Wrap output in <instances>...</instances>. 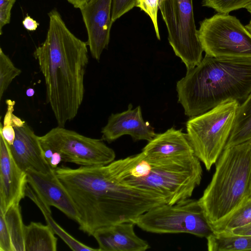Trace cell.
<instances>
[{
	"label": "cell",
	"instance_id": "1",
	"mask_svg": "<svg viewBox=\"0 0 251 251\" xmlns=\"http://www.w3.org/2000/svg\"><path fill=\"white\" fill-rule=\"evenodd\" d=\"M54 170L75 205L79 229L89 236L105 226L133 223L148 210L167 203L159 193L118 183L107 165L76 169L61 166Z\"/></svg>",
	"mask_w": 251,
	"mask_h": 251
},
{
	"label": "cell",
	"instance_id": "2",
	"mask_svg": "<svg viewBox=\"0 0 251 251\" xmlns=\"http://www.w3.org/2000/svg\"><path fill=\"white\" fill-rule=\"evenodd\" d=\"M48 16L46 39L33 56L44 76L47 102L58 126L64 127L76 117L83 100L88 45L68 29L56 9Z\"/></svg>",
	"mask_w": 251,
	"mask_h": 251
},
{
	"label": "cell",
	"instance_id": "3",
	"mask_svg": "<svg viewBox=\"0 0 251 251\" xmlns=\"http://www.w3.org/2000/svg\"><path fill=\"white\" fill-rule=\"evenodd\" d=\"M178 102L189 117L229 100L244 101L251 94V57L205 55L176 83Z\"/></svg>",
	"mask_w": 251,
	"mask_h": 251
},
{
	"label": "cell",
	"instance_id": "4",
	"mask_svg": "<svg viewBox=\"0 0 251 251\" xmlns=\"http://www.w3.org/2000/svg\"><path fill=\"white\" fill-rule=\"evenodd\" d=\"M107 166L118 183L159 193L169 204L190 198L202 174L201 161L194 152L155 157L142 151Z\"/></svg>",
	"mask_w": 251,
	"mask_h": 251
},
{
	"label": "cell",
	"instance_id": "5",
	"mask_svg": "<svg viewBox=\"0 0 251 251\" xmlns=\"http://www.w3.org/2000/svg\"><path fill=\"white\" fill-rule=\"evenodd\" d=\"M251 141L225 149L212 179L198 200L212 226L250 198Z\"/></svg>",
	"mask_w": 251,
	"mask_h": 251
},
{
	"label": "cell",
	"instance_id": "6",
	"mask_svg": "<svg viewBox=\"0 0 251 251\" xmlns=\"http://www.w3.org/2000/svg\"><path fill=\"white\" fill-rule=\"evenodd\" d=\"M239 104L236 100L225 102L191 117L186 123L187 135L194 153L208 171L224 150Z\"/></svg>",
	"mask_w": 251,
	"mask_h": 251
},
{
	"label": "cell",
	"instance_id": "7",
	"mask_svg": "<svg viewBox=\"0 0 251 251\" xmlns=\"http://www.w3.org/2000/svg\"><path fill=\"white\" fill-rule=\"evenodd\" d=\"M133 223L142 230L154 233H186L206 239L214 234L199 201L190 198L154 207Z\"/></svg>",
	"mask_w": 251,
	"mask_h": 251
},
{
	"label": "cell",
	"instance_id": "8",
	"mask_svg": "<svg viewBox=\"0 0 251 251\" xmlns=\"http://www.w3.org/2000/svg\"><path fill=\"white\" fill-rule=\"evenodd\" d=\"M159 9L175 54L187 70L194 68L201 62L203 50L195 25L193 0H160Z\"/></svg>",
	"mask_w": 251,
	"mask_h": 251
},
{
	"label": "cell",
	"instance_id": "9",
	"mask_svg": "<svg viewBox=\"0 0 251 251\" xmlns=\"http://www.w3.org/2000/svg\"><path fill=\"white\" fill-rule=\"evenodd\" d=\"M198 35L205 55L251 57V32L236 17L217 13L200 23Z\"/></svg>",
	"mask_w": 251,
	"mask_h": 251
},
{
	"label": "cell",
	"instance_id": "10",
	"mask_svg": "<svg viewBox=\"0 0 251 251\" xmlns=\"http://www.w3.org/2000/svg\"><path fill=\"white\" fill-rule=\"evenodd\" d=\"M43 148L60 153L63 162L80 166L107 165L114 161V151L102 139L92 138L64 127L52 128L39 136Z\"/></svg>",
	"mask_w": 251,
	"mask_h": 251
},
{
	"label": "cell",
	"instance_id": "11",
	"mask_svg": "<svg viewBox=\"0 0 251 251\" xmlns=\"http://www.w3.org/2000/svg\"><path fill=\"white\" fill-rule=\"evenodd\" d=\"M112 0H90L80 8L92 57L99 61L109 43Z\"/></svg>",
	"mask_w": 251,
	"mask_h": 251
},
{
	"label": "cell",
	"instance_id": "12",
	"mask_svg": "<svg viewBox=\"0 0 251 251\" xmlns=\"http://www.w3.org/2000/svg\"><path fill=\"white\" fill-rule=\"evenodd\" d=\"M27 184L26 173L17 165L0 134V210L4 213L11 205L19 204L26 196Z\"/></svg>",
	"mask_w": 251,
	"mask_h": 251
},
{
	"label": "cell",
	"instance_id": "13",
	"mask_svg": "<svg viewBox=\"0 0 251 251\" xmlns=\"http://www.w3.org/2000/svg\"><path fill=\"white\" fill-rule=\"evenodd\" d=\"M27 183L48 207L54 206L69 218L77 222L79 215L69 193L53 170L42 173L26 172Z\"/></svg>",
	"mask_w": 251,
	"mask_h": 251
},
{
	"label": "cell",
	"instance_id": "14",
	"mask_svg": "<svg viewBox=\"0 0 251 251\" xmlns=\"http://www.w3.org/2000/svg\"><path fill=\"white\" fill-rule=\"evenodd\" d=\"M129 104L126 110L112 114L106 125L102 128V139L109 143L125 135H130L133 141L152 140L157 134L154 128L145 122L140 105L133 109Z\"/></svg>",
	"mask_w": 251,
	"mask_h": 251
},
{
	"label": "cell",
	"instance_id": "15",
	"mask_svg": "<svg viewBox=\"0 0 251 251\" xmlns=\"http://www.w3.org/2000/svg\"><path fill=\"white\" fill-rule=\"evenodd\" d=\"M14 129V141L8 145L12 157L20 168L25 172L29 170L44 173L53 171L45 158L39 136L26 123Z\"/></svg>",
	"mask_w": 251,
	"mask_h": 251
},
{
	"label": "cell",
	"instance_id": "16",
	"mask_svg": "<svg viewBox=\"0 0 251 251\" xmlns=\"http://www.w3.org/2000/svg\"><path fill=\"white\" fill-rule=\"evenodd\" d=\"M132 222H123L100 228L93 234L102 251H145L148 243L135 233Z\"/></svg>",
	"mask_w": 251,
	"mask_h": 251
},
{
	"label": "cell",
	"instance_id": "17",
	"mask_svg": "<svg viewBox=\"0 0 251 251\" xmlns=\"http://www.w3.org/2000/svg\"><path fill=\"white\" fill-rule=\"evenodd\" d=\"M151 157H169L194 152L187 134L174 127L157 134L142 149Z\"/></svg>",
	"mask_w": 251,
	"mask_h": 251
},
{
	"label": "cell",
	"instance_id": "18",
	"mask_svg": "<svg viewBox=\"0 0 251 251\" xmlns=\"http://www.w3.org/2000/svg\"><path fill=\"white\" fill-rule=\"evenodd\" d=\"M49 225L32 222L25 228V251H56L57 238Z\"/></svg>",
	"mask_w": 251,
	"mask_h": 251
},
{
	"label": "cell",
	"instance_id": "19",
	"mask_svg": "<svg viewBox=\"0 0 251 251\" xmlns=\"http://www.w3.org/2000/svg\"><path fill=\"white\" fill-rule=\"evenodd\" d=\"M25 195L31 200L40 209L47 224L50 226L55 234L59 236L71 250L74 251H99V249L93 248L79 242L57 224L51 216L50 208L46 205L29 185L26 186Z\"/></svg>",
	"mask_w": 251,
	"mask_h": 251
},
{
	"label": "cell",
	"instance_id": "20",
	"mask_svg": "<svg viewBox=\"0 0 251 251\" xmlns=\"http://www.w3.org/2000/svg\"><path fill=\"white\" fill-rule=\"evenodd\" d=\"M251 141V94L240 104L225 149Z\"/></svg>",
	"mask_w": 251,
	"mask_h": 251
},
{
	"label": "cell",
	"instance_id": "21",
	"mask_svg": "<svg viewBox=\"0 0 251 251\" xmlns=\"http://www.w3.org/2000/svg\"><path fill=\"white\" fill-rule=\"evenodd\" d=\"M207 240L209 251L251 250V236H240L228 233H214Z\"/></svg>",
	"mask_w": 251,
	"mask_h": 251
},
{
	"label": "cell",
	"instance_id": "22",
	"mask_svg": "<svg viewBox=\"0 0 251 251\" xmlns=\"http://www.w3.org/2000/svg\"><path fill=\"white\" fill-rule=\"evenodd\" d=\"M251 222V198L243 202L222 221L212 226L214 233H230Z\"/></svg>",
	"mask_w": 251,
	"mask_h": 251
},
{
	"label": "cell",
	"instance_id": "23",
	"mask_svg": "<svg viewBox=\"0 0 251 251\" xmlns=\"http://www.w3.org/2000/svg\"><path fill=\"white\" fill-rule=\"evenodd\" d=\"M14 251H25V228L20 204L11 205L4 213Z\"/></svg>",
	"mask_w": 251,
	"mask_h": 251
},
{
	"label": "cell",
	"instance_id": "24",
	"mask_svg": "<svg viewBox=\"0 0 251 251\" xmlns=\"http://www.w3.org/2000/svg\"><path fill=\"white\" fill-rule=\"evenodd\" d=\"M22 73L10 58L0 49V100L13 79Z\"/></svg>",
	"mask_w": 251,
	"mask_h": 251
},
{
	"label": "cell",
	"instance_id": "25",
	"mask_svg": "<svg viewBox=\"0 0 251 251\" xmlns=\"http://www.w3.org/2000/svg\"><path fill=\"white\" fill-rule=\"evenodd\" d=\"M251 0H203L202 6L211 8L217 13L229 14L230 12L246 8Z\"/></svg>",
	"mask_w": 251,
	"mask_h": 251
},
{
	"label": "cell",
	"instance_id": "26",
	"mask_svg": "<svg viewBox=\"0 0 251 251\" xmlns=\"http://www.w3.org/2000/svg\"><path fill=\"white\" fill-rule=\"evenodd\" d=\"M136 6L146 13L151 18L158 40L160 39L157 23V12L160 0H136Z\"/></svg>",
	"mask_w": 251,
	"mask_h": 251
},
{
	"label": "cell",
	"instance_id": "27",
	"mask_svg": "<svg viewBox=\"0 0 251 251\" xmlns=\"http://www.w3.org/2000/svg\"><path fill=\"white\" fill-rule=\"evenodd\" d=\"M136 0H112L111 20L113 23L136 6Z\"/></svg>",
	"mask_w": 251,
	"mask_h": 251
},
{
	"label": "cell",
	"instance_id": "28",
	"mask_svg": "<svg viewBox=\"0 0 251 251\" xmlns=\"http://www.w3.org/2000/svg\"><path fill=\"white\" fill-rule=\"evenodd\" d=\"M0 251H14L4 213L0 210Z\"/></svg>",
	"mask_w": 251,
	"mask_h": 251
},
{
	"label": "cell",
	"instance_id": "29",
	"mask_svg": "<svg viewBox=\"0 0 251 251\" xmlns=\"http://www.w3.org/2000/svg\"><path fill=\"white\" fill-rule=\"evenodd\" d=\"M16 0H0V34L2 27L10 21L11 11Z\"/></svg>",
	"mask_w": 251,
	"mask_h": 251
},
{
	"label": "cell",
	"instance_id": "30",
	"mask_svg": "<svg viewBox=\"0 0 251 251\" xmlns=\"http://www.w3.org/2000/svg\"><path fill=\"white\" fill-rule=\"evenodd\" d=\"M6 102L7 105V110L3 119V125H10L14 127L23 126L25 122L13 113L14 101L7 100Z\"/></svg>",
	"mask_w": 251,
	"mask_h": 251
},
{
	"label": "cell",
	"instance_id": "31",
	"mask_svg": "<svg viewBox=\"0 0 251 251\" xmlns=\"http://www.w3.org/2000/svg\"><path fill=\"white\" fill-rule=\"evenodd\" d=\"M0 134L2 136L9 145L13 144L15 138L14 127L10 125H3L0 123Z\"/></svg>",
	"mask_w": 251,
	"mask_h": 251
},
{
	"label": "cell",
	"instance_id": "32",
	"mask_svg": "<svg viewBox=\"0 0 251 251\" xmlns=\"http://www.w3.org/2000/svg\"><path fill=\"white\" fill-rule=\"evenodd\" d=\"M22 24L24 27L28 31H35L39 25V24L36 20L28 15L25 17Z\"/></svg>",
	"mask_w": 251,
	"mask_h": 251
},
{
	"label": "cell",
	"instance_id": "33",
	"mask_svg": "<svg viewBox=\"0 0 251 251\" xmlns=\"http://www.w3.org/2000/svg\"><path fill=\"white\" fill-rule=\"evenodd\" d=\"M228 233L240 236H251V222L244 226L234 229Z\"/></svg>",
	"mask_w": 251,
	"mask_h": 251
},
{
	"label": "cell",
	"instance_id": "34",
	"mask_svg": "<svg viewBox=\"0 0 251 251\" xmlns=\"http://www.w3.org/2000/svg\"><path fill=\"white\" fill-rule=\"evenodd\" d=\"M61 161H62V160L60 153L56 151H53L52 154L48 161V163L50 167L53 170H54L58 167V165Z\"/></svg>",
	"mask_w": 251,
	"mask_h": 251
},
{
	"label": "cell",
	"instance_id": "35",
	"mask_svg": "<svg viewBox=\"0 0 251 251\" xmlns=\"http://www.w3.org/2000/svg\"><path fill=\"white\" fill-rule=\"evenodd\" d=\"M76 8H80L90 0H66Z\"/></svg>",
	"mask_w": 251,
	"mask_h": 251
},
{
	"label": "cell",
	"instance_id": "36",
	"mask_svg": "<svg viewBox=\"0 0 251 251\" xmlns=\"http://www.w3.org/2000/svg\"><path fill=\"white\" fill-rule=\"evenodd\" d=\"M26 94L28 97H32L34 94V90L32 88H29L26 90Z\"/></svg>",
	"mask_w": 251,
	"mask_h": 251
},
{
	"label": "cell",
	"instance_id": "37",
	"mask_svg": "<svg viewBox=\"0 0 251 251\" xmlns=\"http://www.w3.org/2000/svg\"><path fill=\"white\" fill-rule=\"evenodd\" d=\"M246 10L248 11V12L251 15V20L250 21V23H251V3H250L249 5H248L246 8Z\"/></svg>",
	"mask_w": 251,
	"mask_h": 251
},
{
	"label": "cell",
	"instance_id": "38",
	"mask_svg": "<svg viewBox=\"0 0 251 251\" xmlns=\"http://www.w3.org/2000/svg\"><path fill=\"white\" fill-rule=\"evenodd\" d=\"M246 27L249 29V30L251 32V23H249L247 25H246Z\"/></svg>",
	"mask_w": 251,
	"mask_h": 251
},
{
	"label": "cell",
	"instance_id": "39",
	"mask_svg": "<svg viewBox=\"0 0 251 251\" xmlns=\"http://www.w3.org/2000/svg\"><path fill=\"white\" fill-rule=\"evenodd\" d=\"M250 198H251V185H250Z\"/></svg>",
	"mask_w": 251,
	"mask_h": 251
}]
</instances>
